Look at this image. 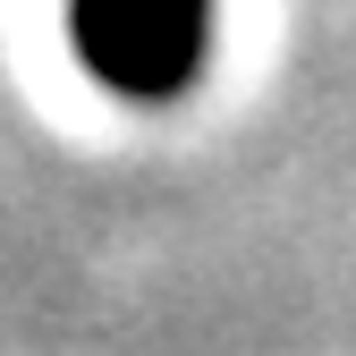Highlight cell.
<instances>
[{
  "label": "cell",
  "mask_w": 356,
  "mask_h": 356,
  "mask_svg": "<svg viewBox=\"0 0 356 356\" xmlns=\"http://www.w3.org/2000/svg\"><path fill=\"white\" fill-rule=\"evenodd\" d=\"M68 51L119 102H178L212 51V0H68Z\"/></svg>",
  "instance_id": "obj_1"
}]
</instances>
